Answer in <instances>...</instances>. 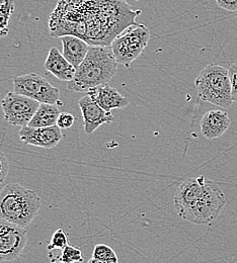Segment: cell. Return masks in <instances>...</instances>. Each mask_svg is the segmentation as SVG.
<instances>
[{
  "instance_id": "obj_1",
  "label": "cell",
  "mask_w": 237,
  "mask_h": 263,
  "mask_svg": "<svg viewBox=\"0 0 237 263\" xmlns=\"http://www.w3.org/2000/svg\"><path fill=\"white\" fill-rule=\"evenodd\" d=\"M135 10L126 0H61L49 21L51 35H75L90 46H111L136 25Z\"/></svg>"
},
{
  "instance_id": "obj_2",
  "label": "cell",
  "mask_w": 237,
  "mask_h": 263,
  "mask_svg": "<svg viewBox=\"0 0 237 263\" xmlns=\"http://www.w3.org/2000/svg\"><path fill=\"white\" fill-rule=\"evenodd\" d=\"M118 65L111 46H90L73 79L68 82V90L87 92L94 87L107 84L116 75Z\"/></svg>"
},
{
  "instance_id": "obj_3",
  "label": "cell",
  "mask_w": 237,
  "mask_h": 263,
  "mask_svg": "<svg viewBox=\"0 0 237 263\" xmlns=\"http://www.w3.org/2000/svg\"><path fill=\"white\" fill-rule=\"evenodd\" d=\"M40 208L39 194L19 183H8L0 192V218L20 227H28Z\"/></svg>"
},
{
  "instance_id": "obj_4",
  "label": "cell",
  "mask_w": 237,
  "mask_h": 263,
  "mask_svg": "<svg viewBox=\"0 0 237 263\" xmlns=\"http://www.w3.org/2000/svg\"><path fill=\"white\" fill-rule=\"evenodd\" d=\"M195 86L199 98L204 101L225 108L233 103L228 69L222 66H206L197 77Z\"/></svg>"
},
{
  "instance_id": "obj_5",
  "label": "cell",
  "mask_w": 237,
  "mask_h": 263,
  "mask_svg": "<svg viewBox=\"0 0 237 263\" xmlns=\"http://www.w3.org/2000/svg\"><path fill=\"white\" fill-rule=\"evenodd\" d=\"M151 33L145 25H133L119 34L111 44L119 65L130 67L143 53L148 45Z\"/></svg>"
},
{
  "instance_id": "obj_6",
  "label": "cell",
  "mask_w": 237,
  "mask_h": 263,
  "mask_svg": "<svg viewBox=\"0 0 237 263\" xmlns=\"http://www.w3.org/2000/svg\"><path fill=\"white\" fill-rule=\"evenodd\" d=\"M226 204V197L219 186L211 180H206L202 193L184 220L197 225H208L215 221Z\"/></svg>"
},
{
  "instance_id": "obj_7",
  "label": "cell",
  "mask_w": 237,
  "mask_h": 263,
  "mask_svg": "<svg viewBox=\"0 0 237 263\" xmlns=\"http://www.w3.org/2000/svg\"><path fill=\"white\" fill-rule=\"evenodd\" d=\"M13 92L31 98L40 103L62 105L60 91L39 74L30 73L13 78Z\"/></svg>"
},
{
  "instance_id": "obj_8",
  "label": "cell",
  "mask_w": 237,
  "mask_h": 263,
  "mask_svg": "<svg viewBox=\"0 0 237 263\" xmlns=\"http://www.w3.org/2000/svg\"><path fill=\"white\" fill-rule=\"evenodd\" d=\"M39 105V101L15 92H8L1 101L5 121L16 127L29 126Z\"/></svg>"
},
{
  "instance_id": "obj_9",
  "label": "cell",
  "mask_w": 237,
  "mask_h": 263,
  "mask_svg": "<svg viewBox=\"0 0 237 263\" xmlns=\"http://www.w3.org/2000/svg\"><path fill=\"white\" fill-rule=\"evenodd\" d=\"M28 243V232L0 218V262L17 259Z\"/></svg>"
},
{
  "instance_id": "obj_10",
  "label": "cell",
  "mask_w": 237,
  "mask_h": 263,
  "mask_svg": "<svg viewBox=\"0 0 237 263\" xmlns=\"http://www.w3.org/2000/svg\"><path fill=\"white\" fill-rule=\"evenodd\" d=\"M207 178L201 175L199 177H191L181 182L174 195V206L178 216L184 219L194 205L197 197L202 193Z\"/></svg>"
},
{
  "instance_id": "obj_11",
  "label": "cell",
  "mask_w": 237,
  "mask_h": 263,
  "mask_svg": "<svg viewBox=\"0 0 237 263\" xmlns=\"http://www.w3.org/2000/svg\"><path fill=\"white\" fill-rule=\"evenodd\" d=\"M20 138L26 145L51 149L56 147L64 136L57 125L46 128H33L30 126H25L22 127L20 131Z\"/></svg>"
},
{
  "instance_id": "obj_12",
  "label": "cell",
  "mask_w": 237,
  "mask_h": 263,
  "mask_svg": "<svg viewBox=\"0 0 237 263\" xmlns=\"http://www.w3.org/2000/svg\"><path fill=\"white\" fill-rule=\"evenodd\" d=\"M78 105L83 118L84 132L87 135L97 131L102 125L110 124L115 121V117L112 112L105 111L87 95L79 99Z\"/></svg>"
},
{
  "instance_id": "obj_13",
  "label": "cell",
  "mask_w": 237,
  "mask_h": 263,
  "mask_svg": "<svg viewBox=\"0 0 237 263\" xmlns=\"http://www.w3.org/2000/svg\"><path fill=\"white\" fill-rule=\"evenodd\" d=\"M86 93L107 112H112V110L116 108H125L130 103L129 99L107 84L94 87Z\"/></svg>"
},
{
  "instance_id": "obj_14",
  "label": "cell",
  "mask_w": 237,
  "mask_h": 263,
  "mask_svg": "<svg viewBox=\"0 0 237 263\" xmlns=\"http://www.w3.org/2000/svg\"><path fill=\"white\" fill-rule=\"evenodd\" d=\"M231 121L226 111L210 110L201 120V133L207 140L217 139L225 134L230 127Z\"/></svg>"
},
{
  "instance_id": "obj_15",
  "label": "cell",
  "mask_w": 237,
  "mask_h": 263,
  "mask_svg": "<svg viewBox=\"0 0 237 263\" xmlns=\"http://www.w3.org/2000/svg\"><path fill=\"white\" fill-rule=\"evenodd\" d=\"M44 66L48 72L61 81H71L76 73V68L55 47L50 49Z\"/></svg>"
},
{
  "instance_id": "obj_16",
  "label": "cell",
  "mask_w": 237,
  "mask_h": 263,
  "mask_svg": "<svg viewBox=\"0 0 237 263\" xmlns=\"http://www.w3.org/2000/svg\"><path fill=\"white\" fill-rule=\"evenodd\" d=\"M60 39L63 46V56L77 69L85 59L90 45L75 35H64Z\"/></svg>"
},
{
  "instance_id": "obj_17",
  "label": "cell",
  "mask_w": 237,
  "mask_h": 263,
  "mask_svg": "<svg viewBox=\"0 0 237 263\" xmlns=\"http://www.w3.org/2000/svg\"><path fill=\"white\" fill-rule=\"evenodd\" d=\"M59 106L50 103H40L29 126L33 128H46L56 126L59 115Z\"/></svg>"
},
{
  "instance_id": "obj_18",
  "label": "cell",
  "mask_w": 237,
  "mask_h": 263,
  "mask_svg": "<svg viewBox=\"0 0 237 263\" xmlns=\"http://www.w3.org/2000/svg\"><path fill=\"white\" fill-rule=\"evenodd\" d=\"M14 9L15 4L13 0H6L0 6V39L6 36L9 33L8 25Z\"/></svg>"
},
{
  "instance_id": "obj_19",
  "label": "cell",
  "mask_w": 237,
  "mask_h": 263,
  "mask_svg": "<svg viewBox=\"0 0 237 263\" xmlns=\"http://www.w3.org/2000/svg\"><path fill=\"white\" fill-rule=\"evenodd\" d=\"M93 257L105 262L119 263V259L115 250L105 244H98L95 246Z\"/></svg>"
},
{
  "instance_id": "obj_20",
  "label": "cell",
  "mask_w": 237,
  "mask_h": 263,
  "mask_svg": "<svg viewBox=\"0 0 237 263\" xmlns=\"http://www.w3.org/2000/svg\"><path fill=\"white\" fill-rule=\"evenodd\" d=\"M58 259L63 263H79L83 262L84 260L82 251L78 247L72 245H67L62 250V254Z\"/></svg>"
},
{
  "instance_id": "obj_21",
  "label": "cell",
  "mask_w": 237,
  "mask_h": 263,
  "mask_svg": "<svg viewBox=\"0 0 237 263\" xmlns=\"http://www.w3.org/2000/svg\"><path fill=\"white\" fill-rule=\"evenodd\" d=\"M68 245L67 233L63 229H58L54 232L47 249L52 250H63Z\"/></svg>"
},
{
  "instance_id": "obj_22",
  "label": "cell",
  "mask_w": 237,
  "mask_h": 263,
  "mask_svg": "<svg viewBox=\"0 0 237 263\" xmlns=\"http://www.w3.org/2000/svg\"><path fill=\"white\" fill-rule=\"evenodd\" d=\"M75 123V117L70 112H61L57 120V126L61 130L70 129Z\"/></svg>"
},
{
  "instance_id": "obj_23",
  "label": "cell",
  "mask_w": 237,
  "mask_h": 263,
  "mask_svg": "<svg viewBox=\"0 0 237 263\" xmlns=\"http://www.w3.org/2000/svg\"><path fill=\"white\" fill-rule=\"evenodd\" d=\"M229 79L231 82V91L233 102H237V61L232 63L228 69Z\"/></svg>"
},
{
  "instance_id": "obj_24",
  "label": "cell",
  "mask_w": 237,
  "mask_h": 263,
  "mask_svg": "<svg viewBox=\"0 0 237 263\" xmlns=\"http://www.w3.org/2000/svg\"><path fill=\"white\" fill-rule=\"evenodd\" d=\"M8 172H9L8 158L6 157L4 152L0 150V184L6 179Z\"/></svg>"
},
{
  "instance_id": "obj_25",
  "label": "cell",
  "mask_w": 237,
  "mask_h": 263,
  "mask_svg": "<svg viewBox=\"0 0 237 263\" xmlns=\"http://www.w3.org/2000/svg\"><path fill=\"white\" fill-rule=\"evenodd\" d=\"M219 7L228 10L237 11V0H216Z\"/></svg>"
},
{
  "instance_id": "obj_26",
  "label": "cell",
  "mask_w": 237,
  "mask_h": 263,
  "mask_svg": "<svg viewBox=\"0 0 237 263\" xmlns=\"http://www.w3.org/2000/svg\"><path fill=\"white\" fill-rule=\"evenodd\" d=\"M87 263H108L105 262V261H102V260H100V259H97V258H92V259H89V261Z\"/></svg>"
},
{
  "instance_id": "obj_27",
  "label": "cell",
  "mask_w": 237,
  "mask_h": 263,
  "mask_svg": "<svg viewBox=\"0 0 237 263\" xmlns=\"http://www.w3.org/2000/svg\"><path fill=\"white\" fill-rule=\"evenodd\" d=\"M50 263H63L62 261H60L59 259H52V261Z\"/></svg>"
},
{
  "instance_id": "obj_28",
  "label": "cell",
  "mask_w": 237,
  "mask_h": 263,
  "mask_svg": "<svg viewBox=\"0 0 237 263\" xmlns=\"http://www.w3.org/2000/svg\"><path fill=\"white\" fill-rule=\"evenodd\" d=\"M5 1H6V0H0V6H1Z\"/></svg>"
}]
</instances>
